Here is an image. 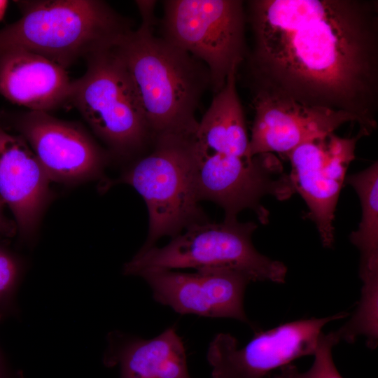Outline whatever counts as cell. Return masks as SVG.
<instances>
[{
	"mask_svg": "<svg viewBox=\"0 0 378 378\" xmlns=\"http://www.w3.org/2000/svg\"><path fill=\"white\" fill-rule=\"evenodd\" d=\"M194 181L199 201L210 200L220 206L225 218H237L239 212L251 209L262 223L269 218V211L260 203L263 197L285 200L295 192L275 154L241 157L208 152L197 142Z\"/></svg>",
	"mask_w": 378,
	"mask_h": 378,
	"instance_id": "8",
	"label": "cell"
},
{
	"mask_svg": "<svg viewBox=\"0 0 378 378\" xmlns=\"http://www.w3.org/2000/svg\"><path fill=\"white\" fill-rule=\"evenodd\" d=\"M246 21L253 90L351 114L377 127L378 4L371 0H251Z\"/></svg>",
	"mask_w": 378,
	"mask_h": 378,
	"instance_id": "1",
	"label": "cell"
},
{
	"mask_svg": "<svg viewBox=\"0 0 378 378\" xmlns=\"http://www.w3.org/2000/svg\"><path fill=\"white\" fill-rule=\"evenodd\" d=\"M365 136L361 131L353 137L335 133L302 144L286 155L295 192L309 209L322 243L330 247L334 241L333 220L346 172L355 158L357 141Z\"/></svg>",
	"mask_w": 378,
	"mask_h": 378,
	"instance_id": "11",
	"label": "cell"
},
{
	"mask_svg": "<svg viewBox=\"0 0 378 378\" xmlns=\"http://www.w3.org/2000/svg\"><path fill=\"white\" fill-rule=\"evenodd\" d=\"M73 80L66 69L20 50L0 54V95L29 111L47 112L70 102Z\"/></svg>",
	"mask_w": 378,
	"mask_h": 378,
	"instance_id": "15",
	"label": "cell"
},
{
	"mask_svg": "<svg viewBox=\"0 0 378 378\" xmlns=\"http://www.w3.org/2000/svg\"><path fill=\"white\" fill-rule=\"evenodd\" d=\"M48 176L24 139L0 122V195L24 239L36 233L52 197Z\"/></svg>",
	"mask_w": 378,
	"mask_h": 378,
	"instance_id": "14",
	"label": "cell"
},
{
	"mask_svg": "<svg viewBox=\"0 0 378 378\" xmlns=\"http://www.w3.org/2000/svg\"><path fill=\"white\" fill-rule=\"evenodd\" d=\"M340 312L325 318L300 319L255 332L239 348L229 333H218L210 342L206 358L212 378H272L273 372L299 358L314 355L329 322L344 318Z\"/></svg>",
	"mask_w": 378,
	"mask_h": 378,
	"instance_id": "9",
	"label": "cell"
},
{
	"mask_svg": "<svg viewBox=\"0 0 378 378\" xmlns=\"http://www.w3.org/2000/svg\"><path fill=\"white\" fill-rule=\"evenodd\" d=\"M6 205L5 201L0 195V236L12 237L16 234L18 227L15 220L8 218L4 215V209Z\"/></svg>",
	"mask_w": 378,
	"mask_h": 378,
	"instance_id": "21",
	"label": "cell"
},
{
	"mask_svg": "<svg viewBox=\"0 0 378 378\" xmlns=\"http://www.w3.org/2000/svg\"><path fill=\"white\" fill-rule=\"evenodd\" d=\"M254 119L249 155H285L299 145L325 137L347 122L351 114L301 103L281 93L253 90Z\"/></svg>",
	"mask_w": 378,
	"mask_h": 378,
	"instance_id": "12",
	"label": "cell"
},
{
	"mask_svg": "<svg viewBox=\"0 0 378 378\" xmlns=\"http://www.w3.org/2000/svg\"><path fill=\"white\" fill-rule=\"evenodd\" d=\"M340 341L336 331L322 334L314 351V360L307 371L300 372L292 363L274 374L272 378H343L333 361L332 350Z\"/></svg>",
	"mask_w": 378,
	"mask_h": 378,
	"instance_id": "19",
	"label": "cell"
},
{
	"mask_svg": "<svg viewBox=\"0 0 378 378\" xmlns=\"http://www.w3.org/2000/svg\"><path fill=\"white\" fill-rule=\"evenodd\" d=\"M257 225L225 218L193 223L163 247L140 251L123 267L125 275L139 276L148 270L195 268L227 269L246 276L250 281L284 283L287 267L254 247L251 236Z\"/></svg>",
	"mask_w": 378,
	"mask_h": 378,
	"instance_id": "5",
	"label": "cell"
},
{
	"mask_svg": "<svg viewBox=\"0 0 378 378\" xmlns=\"http://www.w3.org/2000/svg\"><path fill=\"white\" fill-rule=\"evenodd\" d=\"M151 146L148 153L136 158L118 179L104 181L102 187L105 190L126 183L143 197L149 230L141 249L154 246L160 237H174L183 228L207 220L195 187V136H163L155 139Z\"/></svg>",
	"mask_w": 378,
	"mask_h": 378,
	"instance_id": "4",
	"label": "cell"
},
{
	"mask_svg": "<svg viewBox=\"0 0 378 378\" xmlns=\"http://www.w3.org/2000/svg\"><path fill=\"white\" fill-rule=\"evenodd\" d=\"M20 267L17 259L0 245V306L12 294L20 275Z\"/></svg>",
	"mask_w": 378,
	"mask_h": 378,
	"instance_id": "20",
	"label": "cell"
},
{
	"mask_svg": "<svg viewBox=\"0 0 378 378\" xmlns=\"http://www.w3.org/2000/svg\"><path fill=\"white\" fill-rule=\"evenodd\" d=\"M239 66L230 71L223 87L216 94L198 122L195 138L203 150L252 157L244 109L237 90Z\"/></svg>",
	"mask_w": 378,
	"mask_h": 378,
	"instance_id": "17",
	"label": "cell"
},
{
	"mask_svg": "<svg viewBox=\"0 0 378 378\" xmlns=\"http://www.w3.org/2000/svg\"><path fill=\"white\" fill-rule=\"evenodd\" d=\"M116 45L87 58L85 73L73 80L70 102L105 143L112 158L130 160L141 156L153 141Z\"/></svg>",
	"mask_w": 378,
	"mask_h": 378,
	"instance_id": "6",
	"label": "cell"
},
{
	"mask_svg": "<svg viewBox=\"0 0 378 378\" xmlns=\"http://www.w3.org/2000/svg\"><path fill=\"white\" fill-rule=\"evenodd\" d=\"M21 18L0 29V54L20 50L65 69L78 59L115 46L132 30L106 2L20 1Z\"/></svg>",
	"mask_w": 378,
	"mask_h": 378,
	"instance_id": "3",
	"label": "cell"
},
{
	"mask_svg": "<svg viewBox=\"0 0 378 378\" xmlns=\"http://www.w3.org/2000/svg\"><path fill=\"white\" fill-rule=\"evenodd\" d=\"M162 37L202 62L217 93L246 58V13L240 0L163 1Z\"/></svg>",
	"mask_w": 378,
	"mask_h": 378,
	"instance_id": "7",
	"label": "cell"
},
{
	"mask_svg": "<svg viewBox=\"0 0 378 378\" xmlns=\"http://www.w3.org/2000/svg\"><path fill=\"white\" fill-rule=\"evenodd\" d=\"M155 24L141 22L116 45L134 83L152 141L167 135L193 136L195 112L211 89L207 66L153 34ZM153 143V142H152Z\"/></svg>",
	"mask_w": 378,
	"mask_h": 378,
	"instance_id": "2",
	"label": "cell"
},
{
	"mask_svg": "<svg viewBox=\"0 0 378 378\" xmlns=\"http://www.w3.org/2000/svg\"><path fill=\"white\" fill-rule=\"evenodd\" d=\"M0 378H1V374H0Z\"/></svg>",
	"mask_w": 378,
	"mask_h": 378,
	"instance_id": "23",
	"label": "cell"
},
{
	"mask_svg": "<svg viewBox=\"0 0 378 378\" xmlns=\"http://www.w3.org/2000/svg\"><path fill=\"white\" fill-rule=\"evenodd\" d=\"M108 347L109 361L120 365L121 378H192L175 326L149 340L113 332Z\"/></svg>",
	"mask_w": 378,
	"mask_h": 378,
	"instance_id": "16",
	"label": "cell"
},
{
	"mask_svg": "<svg viewBox=\"0 0 378 378\" xmlns=\"http://www.w3.org/2000/svg\"><path fill=\"white\" fill-rule=\"evenodd\" d=\"M345 180L356 191L362 209L358 228L350 235L360 252V276L363 285H374L378 282L377 162Z\"/></svg>",
	"mask_w": 378,
	"mask_h": 378,
	"instance_id": "18",
	"label": "cell"
},
{
	"mask_svg": "<svg viewBox=\"0 0 378 378\" xmlns=\"http://www.w3.org/2000/svg\"><path fill=\"white\" fill-rule=\"evenodd\" d=\"M7 6H8L7 1L0 0V20L3 18Z\"/></svg>",
	"mask_w": 378,
	"mask_h": 378,
	"instance_id": "22",
	"label": "cell"
},
{
	"mask_svg": "<svg viewBox=\"0 0 378 378\" xmlns=\"http://www.w3.org/2000/svg\"><path fill=\"white\" fill-rule=\"evenodd\" d=\"M0 122L24 139L51 181L75 185L97 179L112 158L80 126L47 112L1 113Z\"/></svg>",
	"mask_w": 378,
	"mask_h": 378,
	"instance_id": "10",
	"label": "cell"
},
{
	"mask_svg": "<svg viewBox=\"0 0 378 378\" xmlns=\"http://www.w3.org/2000/svg\"><path fill=\"white\" fill-rule=\"evenodd\" d=\"M155 300L181 314L229 318L250 324L244 308V295L251 281L244 274L227 269H202L195 273L167 270L141 273Z\"/></svg>",
	"mask_w": 378,
	"mask_h": 378,
	"instance_id": "13",
	"label": "cell"
}]
</instances>
